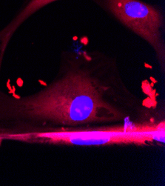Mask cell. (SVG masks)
<instances>
[{"label": "cell", "mask_w": 165, "mask_h": 186, "mask_svg": "<svg viewBox=\"0 0 165 186\" xmlns=\"http://www.w3.org/2000/svg\"><path fill=\"white\" fill-rule=\"evenodd\" d=\"M152 49L165 72V18L161 8L143 0H90Z\"/></svg>", "instance_id": "cell-3"}, {"label": "cell", "mask_w": 165, "mask_h": 186, "mask_svg": "<svg viewBox=\"0 0 165 186\" xmlns=\"http://www.w3.org/2000/svg\"><path fill=\"white\" fill-rule=\"evenodd\" d=\"M153 99L133 93L107 54L66 51L54 80L34 96L7 102L3 115L31 126H47L44 132L71 130L156 120V102H147Z\"/></svg>", "instance_id": "cell-1"}, {"label": "cell", "mask_w": 165, "mask_h": 186, "mask_svg": "<svg viewBox=\"0 0 165 186\" xmlns=\"http://www.w3.org/2000/svg\"><path fill=\"white\" fill-rule=\"evenodd\" d=\"M60 0H27L10 24L0 31V51L2 53L15 31L30 16L40 9Z\"/></svg>", "instance_id": "cell-4"}, {"label": "cell", "mask_w": 165, "mask_h": 186, "mask_svg": "<svg viewBox=\"0 0 165 186\" xmlns=\"http://www.w3.org/2000/svg\"><path fill=\"white\" fill-rule=\"evenodd\" d=\"M165 120L117 123L71 130L11 134L8 137L36 139L65 145H148L164 142Z\"/></svg>", "instance_id": "cell-2"}]
</instances>
